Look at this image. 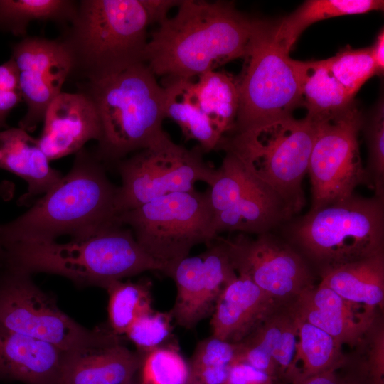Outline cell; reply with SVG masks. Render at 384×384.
Returning <instances> with one entry per match:
<instances>
[{"mask_svg": "<svg viewBox=\"0 0 384 384\" xmlns=\"http://www.w3.org/2000/svg\"><path fill=\"white\" fill-rule=\"evenodd\" d=\"M172 319L170 311H153L137 318L124 336L141 355L161 347L178 346L173 334Z\"/></svg>", "mask_w": 384, "mask_h": 384, "instance_id": "obj_36", "label": "cell"}, {"mask_svg": "<svg viewBox=\"0 0 384 384\" xmlns=\"http://www.w3.org/2000/svg\"><path fill=\"white\" fill-rule=\"evenodd\" d=\"M287 313L272 314L237 343V361L245 362L274 378L278 375L273 354L278 346Z\"/></svg>", "mask_w": 384, "mask_h": 384, "instance_id": "obj_32", "label": "cell"}, {"mask_svg": "<svg viewBox=\"0 0 384 384\" xmlns=\"http://www.w3.org/2000/svg\"><path fill=\"white\" fill-rule=\"evenodd\" d=\"M383 8V0H309L282 19L272 22V34L274 40L289 52L299 35L312 23Z\"/></svg>", "mask_w": 384, "mask_h": 384, "instance_id": "obj_26", "label": "cell"}, {"mask_svg": "<svg viewBox=\"0 0 384 384\" xmlns=\"http://www.w3.org/2000/svg\"><path fill=\"white\" fill-rule=\"evenodd\" d=\"M0 168L22 178L28 183L19 205H29L36 196L45 194L63 177L52 168L41 148L38 139L20 127L0 131Z\"/></svg>", "mask_w": 384, "mask_h": 384, "instance_id": "obj_20", "label": "cell"}, {"mask_svg": "<svg viewBox=\"0 0 384 384\" xmlns=\"http://www.w3.org/2000/svg\"><path fill=\"white\" fill-rule=\"evenodd\" d=\"M293 215L284 201L271 188L259 182L228 209L214 215L211 233L237 231L260 235L290 220Z\"/></svg>", "mask_w": 384, "mask_h": 384, "instance_id": "obj_21", "label": "cell"}, {"mask_svg": "<svg viewBox=\"0 0 384 384\" xmlns=\"http://www.w3.org/2000/svg\"><path fill=\"white\" fill-rule=\"evenodd\" d=\"M11 58L17 72L26 112L19 127L33 132L43 122L51 102L61 92L73 70L70 51L62 40L25 37L12 48Z\"/></svg>", "mask_w": 384, "mask_h": 384, "instance_id": "obj_14", "label": "cell"}, {"mask_svg": "<svg viewBox=\"0 0 384 384\" xmlns=\"http://www.w3.org/2000/svg\"><path fill=\"white\" fill-rule=\"evenodd\" d=\"M272 34V22L257 19L243 68L237 78L239 107L233 130L238 134L291 115L301 104L294 59Z\"/></svg>", "mask_w": 384, "mask_h": 384, "instance_id": "obj_8", "label": "cell"}, {"mask_svg": "<svg viewBox=\"0 0 384 384\" xmlns=\"http://www.w3.org/2000/svg\"><path fill=\"white\" fill-rule=\"evenodd\" d=\"M78 4L68 0H0V31L24 36L33 21L71 22Z\"/></svg>", "mask_w": 384, "mask_h": 384, "instance_id": "obj_29", "label": "cell"}, {"mask_svg": "<svg viewBox=\"0 0 384 384\" xmlns=\"http://www.w3.org/2000/svg\"><path fill=\"white\" fill-rule=\"evenodd\" d=\"M214 217L208 191L171 193L117 215L127 225L142 249L164 268L169 277L174 267L196 245L214 240Z\"/></svg>", "mask_w": 384, "mask_h": 384, "instance_id": "obj_9", "label": "cell"}, {"mask_svg": "<svg viewBox=\"0 0 384 384\" xmlns=\"http://www.w3.org/2000/svg\"><path fill=\"white\" fill-rule=\"evenodd\" d=\"M279 306L248 277L238 274L217 300L210 321L211 336L238 343Z\"/></svg>", "mask_w": 384, "mask_h": 384, "instance_id": "obj_18", "label": "cell"}, {"mask_svg": "<svg viewBox=\"0 0 384 384\" xmlns=\"http://www.w3.org/2000/svg\"><path fill=\"white\" fill-rule=\"evenodd\" d=\"M372 56L376 66L378 74L380 75L384 70V31H380L375 43L370 46Z\"/></svg>", "mask_w": 384, "mask_h": 384, "instance_id": "obj_43", "label": "cell"}, {"mask_svg": "<svg viewBox=\"0 0 384 384\" xmlns=\"http://www.w3.org/2000/svg\"><path fill=\"white\" fill-rule=\"evenodd\" d=\"M372 335L370 353L361 371L367 378L370 384H384V334L383 327H375V323L370 330Z\"/></svg>", "mask_w": 384, "mask_h": 384, "instance_id": "obj_40", "label": "cell"}, {"mask_svg": "<svg viewBox=\"0 0 384 384\" xmlns=\"http://www.w3.org/2000/svg\"><path fill=\"white\" fill-rule=\"evenodd\" d=\"M141 360L122 343L67 353L62 384H122L134 378Z\"/></svg>", "mask_w": 384, "mask_h": 384, "instance_id": "obj_22", "label": "cell"}, {"mask_svg": "<svg viewBox=\"0 0 384 384\" xmlns=\"http://www.w3.org/2000/svg\"><path fill=\"white\" fill-rule=\"evenodd\" d=\"M193 83L188 79H163L165 117L179 126L186 140L198 142L204 153L209 152L217 149L223 136L201 110Z\"/></svg>", "mask_w": 384, "mask_h": 384, "instance_id": "obj_24", "label": "cell"}, {"mask_svg": "<svg viewBox=\"0 0 384 384\" xmlns=\"http://www.w3.org/2000/svg\"><path fill=\"white\" fill-rule=\"evenodd\" d=\"M175 6L174 0L80 1L62 40L73 70L92 81L144 63L148 27Z\"/></svg>", "mask_w": 384, "mask_h": 384, "instance_id": "obj_4", "label": "cell"}, {"mask_svg": "<svg viewBox=\"0 0 384 384\" xmlns=\"http://www.w3.org/2000/svg\"><path fill=\"white\" fill-rule=\"evenodd\" d=\"M237 276L219 236L203 252L180 261L170 276L177 289L170 311L176 324L193 329L212 315L222 291Z\"/></svg>", "mask_w": 384, "mask_h": 384, "instance_id": "obj_15", "label": "cell"}, {"mask_svg": "<svg viewBox=\"0 0 384 384\" xmlns=\"http://www.w3.org/2000/svg\"><path fill=\"white\" fill-rule=\"evenodd\" d=\"M31 274L6 269L0 276V330L49 343L66 353L121 342L110 329H89L63 311Z\"/></svg>", "mask_w": 384, "mask_h": 384, "instance_id": "obj_10", "label": "cell"}, {"mask_svg": "<svg viewBox=\"0 0 384 384\" xmlns=\"http://www.w3.org/2000/svg\"><path fill=\"white\" fill-rule=\"evenodd\" d=\"M282 226L285 239L321 273L384 251V198L353 193Z\"/></svg>", "mask_w": 384, "mask_h": 384, "instance_id": "obj_6", "label": "cell"}, {"mask_svg": "<svg viewBox=\"0 0 384 384\" xmlns=\"http://www.w3.org/2000/svg\"><path fill=\"white\" fill-rule=\"evenodd\" d=\"M237 361V343L213 336L201 341L191 357L189 384H226L230 369Z\"/></svg>", "mask_w": 384, "mask_h": 384, "instance_id": "obj_31", "label": "cell"}, {"mask_svg": "<svg viewBox=\"0 0 384 384\" xmlns=\"http://www.w3.org/2000/svg\"><path fill=\"white\" fill-rule=\"evenodd\" d=\"M208 196L214 215L225 210L243 196L257 181L235 155L225 152Z\"/></svg>", "mask_w": 384, "mask_h": 384, "instance_id": "obj_33", "label": "cell"}, {"mask_svg": "<svg viewBox=\"0 0 384 384\" xmlns=\"http://www.w3.org/2000/svg\"><path fill=\"white\" fill-rule=\"evenodd\" d=\"M23 102L18 72L14 60L0 65V131L6 127V119L12 110Z\"/></svg>", "mask_w": 384, "mask_h": 384, "instance_id": "obj_38", "label": "cell"}, {"mask_svg": "<svg viewBox=\"0 0 384 384\" xmlns=\"http://www.w3.org/2000/svg\"><path fill=\"white\" fill-rule=\"evenodd\" d=\"M289 311L342 346L361 344L375 323L376 309L350 302L319 284L302 292L292 302Z\"/></svg>", "mask_w": 384, "mask_h": 384, "instance_id": "obj_16", "label": "cell"}, {"mask_svg": "<svg viewBox=\"0 0 384 384\" xmlns=\"http://www.w3.org/2000/svg\"><path fill=\"white\" fill-rule=\"evenodd\" d=\"M70 171L16 219L0 225L3 247L18 243L55 241L63 235L79 238L117 220V187L104 164L82 149Z\"/></svg>", "mask_w": 384, "mask_h": 384, "instance_id": "obj_2", "label": "cell"}, {"mask_svg": "<svg viewBox=\"0 0 384 384\" xmlns=\"http://www.w3.org/2000/svg\"><path fill=\"white\" fill-rule=\"evenodd\" d=\"M368 146V163L365 168L368 186L375 196L384 198V106L379 100L366 119L363 120Z\"/></svg>", "mask_w": 384, "mask_h": 384, "instance_id": "obj_37", "label": "cell"}, {"mask_svg": "<svg viewBox=\"0 0 384 384\" xmlns=\"http://www.w3.org/2000/svg\"><path fill=\"white\" fill-rule=\"evenodd\" d=\"M109 294L110 329L117 335H124L139 316L152 312L151 283L149 280L116 281L106 289Z\"/></svg>", "mask_w": 384, "mask_h": 384, "instance_id": "obj_30", "label": "cell"}, {"mask_svg": "<svg viewBox=\"0 0 384 384\" xmlns=\"http://www.w3.org/2000/svg\"><path fill=\"white\" fill-rule=\"evenodd\" d=\"M345 362L290 384H370L360 370L354 374L341 373V366Z\"/></svg>", "mask_w": 384, "mask_h": 384, "instance_id": "obj_41", "label": "cell"}, {"mask_svg": "<svg viewBox=\"0 0 384 384\" xmlns=\"http://www.w3.org/2000/svg\"><path fill=\"white\" fill-rule=\"evenodd\" d=\"M198 145L187 149L164 132L148 147L117 164L122 184L117 187V215L162 196L195 189L196 182L210 186L217 169L203 159Z\"/></svg>", "mask_w": 384, "mask_h": 384, "instance_id": "obj_11", "label": "cell"}, {"mask_svg": "<svg viewBox=\"0 0 384 384\" xmlns=\"http://www.w3.org/2000/svg\"><path fill=\"white\" fill-rule=\"evenodd\" d=\"M6 269L48 273L79 286L107 289L112 283L164 267L139 245L132 230L116 222L65 243H18L3 247Z\"/></svg>", "mask_w": 384, "mask_h": 384, "instance_id": "obj_3", "label": "cell"}, {"mask_svg": "<svg viewBox=\"0 0 384 384\" xmlns=\"http://www.w3.org/2000/svg\"><path fill=\"white\" fill-rule=\"evenodd\" d=\"M363 117L353 102L338 113L315 121L317 130L307 172L311 184V206L316 210L368 185L358 143Z\"/></svg>", "mask_w": 384, "mask_h": 384, "instance_id": "obj_12", "label": "cell"}, {"mask_svg": "<svg viewBox=\"0 0 384 384\" xmlns=\"http://www.w3.org/2000/svg\"><path fill=\"white\" fill-rule=\"evenodd\" d=\"M257 23L232 2L181 0L151 34L144 63L156 77L192 80L244 58Z\"/></svg>", "mask_w": 384, "mask_h": 384, "instance_id": "obj_1", "label": "cell"}, {"mask_svg": "<svg viewBox=\"0 0 384 384\" xmlns=\"http://www.w3.org/2000/svg\"><path fill=\"white\" fill-rule=\"evenodd\" d=\"M14 185L8 181H4L0 183V199L4 201L9 200L14 195ZM4 255L3 249L0 245V260Z\"/></svg>", "mask_w": 384, "mask_h": 384, "instance_id": "obj_44", "label": "cell"}, {"mask_svg": "<svg viewBox=\"0 0 384 384\" xmlns=\"http://www.w3.org/2000/svg\"><path fill=\"white\" fill-rule=\"evenodd\" d=\"M294 317L297 324L296 349L284 376L289 383L318 374L346 361L342 345L335 338L316 326Z\"/></svg>", "mask_w": 384, "mask_h": 384, "instance_id": "obj_27", "label": "cell"}, {"mask_svg": "<svg viewBox=\"0 0 384 384\" xmlns=\"http://www.w3.org/2000/svg\"><path fill=\"white\" fill-rule=\"evenodd\" d=\"M316 130V122L309 117L296 119L289 116L253 130L225 135L217 149L239 159L249 173L276 193L294 215L306 203L302 181Z\"/></svg>", "mask_w": 384, "mask_h": 384, "instance_id": "obj_7", "label": "cell"}, {"mask_svg": "<svg viewBox=\"0 0 384 384\" xmlns=\"http://www.w3.org/2000/svg\"><path fill=\"white\" fill-rule=\"evenodd\" d=\"M297 340L296 321L289 311L287 312L278 346L273 354L278 375L284 377L287 373L294 356Z\"/></svg>", "mask_w": 384, "mask_h": 384, "instance_id": "obj_39", "label": "cell"}, {"mask_svg": "<svg viewBox=\"0 0 384 384\" xmlns=\"http://www.w3.org/2000/svg\"><path fill=\"white\" fill-rule=\"evenodd\" d=\"M66 353L43 341L0 330V380L62 384Z\"/></svg>", "mask_w": 384, "mask_h": 384, "instance_id": "obj_19", "label": "cell"}, {"mask_svg": "<svg viewBox=\"0 0 384 384\" xmlns=\"http://www.w3.org/2000/svg\"><path fill=\"white\" fill-rule=\"evenodd\" d=\"M88 85L102 126L95 155L102 163L117 164L165 132L164 90L145 63Z\"/></svg>", "mask_w": 384, "mask_h": 384, "instance_id": "obj_5", "label": "cell"}, {"mask_svg": "<svg viewBox=\"0 0 384 384\" xmlns=\"http://www.w3.org/2000/svg\"><path fill=\"white\" fill-rule=\"evenodd\" d=\"M43 122L38 141L50 161L77 153L102 137L97 108L87 93L61 92L48 107Z\"/></svg>", "mask_w": 384, "mask_h": 384, "instance_id": "obj_17", "label": "cell"}, {"mask_svg": "<svg viewBox=\"0 0 384 384\" xmlns=\"http://www.w3.org/2000/svg\"><path fill=\"white\" fill-rule=\"evenodd\" d=\"M319 284L341 297L377 309L384 301V251L326 270Z\"/></svg>", "mask_w": 384, "mask_h": 384, "instance_id": "obj_23", "label": "cell"}, {"mask_svg": "<svg viewBox=\"0 0 384 384\" xmlns=\"http://www.w3.org/2000/svg\"><path fill=\"white\" fill-rule=\"evenodd\" d=\"M272 232L255 238L243 233L233 238H219L237 274L248 277L282 305L314 286V278L304 257L286 239Z\"/></svg>", "mask_w": 384, "mask_h": 384, "instance_id": "obj_13", "label": "cell"}, {"mask_svg": "<svg viewBox=\"0 0 384 384\" xmlns=\"http://www.w3.org/2000/svg\"><path fill=\"white\" fill-rule=\"evenodd\" d=\"M122 384H139V382H137L134 378H132V380H129L124 383Z\"/></svg>", "mask_w": 384, "mask_h": 384, "instance_id": "obj_45", "label": "cell"}, {"mask_svg": "<svg viewBox=\"0 0 384 384\" xmlns=\"http://www.w3.org/2000/svg\"><path fill=\"white\" fill-rule=\"evenodd\" d=\"M139 384H189V366L178 346H166L142 355Z\"/></svg>", "mask_w": 384, "mask_h": 384, "instance_id": "obj_34", "label": "cell"}, {"mask_svg": "<svg viewBox=\"0 0 384 384\" xmlns=\"http://www.w3.org/2000/svg\"><path fill=\"white\" fill-rule=\"evenodd\" d=\"M193 90L201 110L216 130L223 136L230 132L239 107L237 78L226 72L209 71L198 77Z\"/></svg>", "mask_w": 384, "mask_h": 384, "instance_id": "obj_28", "label": "cell"}, {"mask_svg": "<svg viewBox=\"0 0 384 384\" xmlns=\"http://www.w3.org/2000/svg\"><path fill=\"white\" fill-rule=\"evenodd\" d=\"M301 103L307 109V117L314 121L329 118L348 107L353 97L336 80L324 60H294Z\"/></svg>", "mask_w": 384, "mask_h": 384, "instance_id": "obj_25", "label": "cell"}, {"mask_svg": "<svg viewBox=\"0 0 384 384\" xmlns=\"http://www.w3.org/2000/svg\"><path fill=\"white\" fill-rule=\"evenodd\" d=\"M324 60L332 75L353 97L368 79L378 75L370 47H346Z\"/></svg>", "mask_w": 384, "mask_h": 384, "instance_id": "obj_35", "label": "cell"}, {"mask_svg": "<svg viewBox=\"0 0 384 384\" xmlns=\"http://www.w3.org/2000/svg\"><path fill=\"white\" fill-rule=\"evenodd\" d=\"M274 378L245 362H235L226 384H273Z\"/></svg>", "mask_w": 384, "mask_h": 384, "instance_id": "obj_42", "label": "cell"}]
</instances>
